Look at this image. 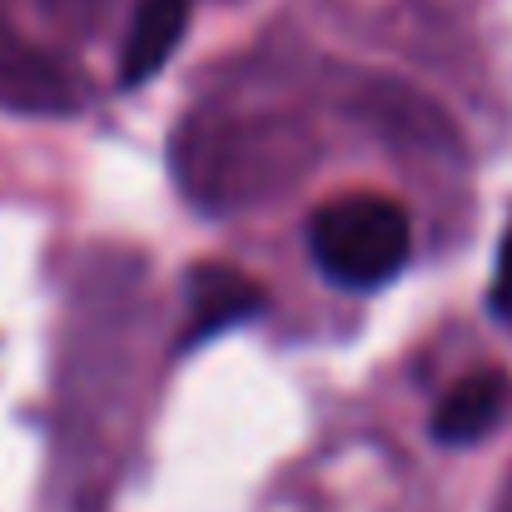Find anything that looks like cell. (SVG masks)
I'll return each instance as SVG.
<instances>
[{"label":"cell","instance_id":"1","mask_svg":"<svg viewBox=\"0 0 512 512\" xmlns=\"http://www.w3.org/2000/svg\"><path fill=\"white\" fill-rule=\"evenodd\" d=\"M408 214L388 194H339L309 219V254L343 289H378L408 264Z\"/></svg>","mask_w":512,"mask_h":512},{"label":"cell","instance_id":"2","mask_svg":"<svg viewBox=\"0 0 512 512\" xmlns=\"http://www.w3.org/2000/svg\"><path fill=\"white\" fill-rule=\"evenodd\" d=\"M189 309L194 314H189L184 343H199L264 314V289L229 264H199V269H189Z\"/></svg>","mask_w":512,"mask_h":512},{"label":"cell","instance_id":"3","mask_svg":"<svg viewBox=\"0 0 512 512\" xmlns=\"http://www.w3.org/2000/svg\"><path fill=\"white\" fill-rule=\"evenodd\" d=\"M184 25H189V0H140L120 55V85H145L174 55Z\"/></svg>","mask_w":512,"mask_h":512},{"label":"cell","instance_id":"4","mask_svg":"<svg viewBox=\"0 0 512 512\" xmlns=\"http://www.w3.org/2000/svg\"><path fill=\"white\" fill-rule=\"evenodd\" d=\"M503 403H508V383L498 373H473L463 378L433 413V438L448 443V448H463V443H478L498 418H503Z\"/></svg>","mask_w":512,"mask_h":512},{"label":"cell","instance_id":"5","mask_svg":"<svg viewBox=\"0 0 512 512\" xmlns=\"http://www.w3.org/2000/svg\"><path fill=\"white\" fill-rule=\"evenodd\" d=\"M493 309L512 319V229H508V239H503V249H498V274H493Z\"/></svg>","mask_w":512,"mask_h":512}]
</instances>
